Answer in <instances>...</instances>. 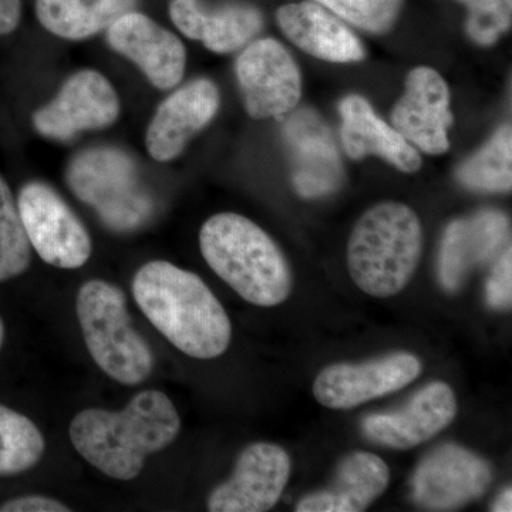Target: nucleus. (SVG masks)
<instances>
[{
	"instance_id": "f257e3e1",
	"label": "nucleus",
	"mask_w": 512,
	"mask_h": 512,
	"mask_svg": "<svg viewBox=\"0 0 512 512\" xmlns=\"http://www.w3.org/2000/svg\"><path fill=\"white\" fill-rule=\"evenodd\" d=\"M133 295L154 328L185 355L215 359L227 352L231 320L200 276L170 262H148L134 276Z\"/></svg>"
},
{
	"instance_id": "f03ea898",
	"label": "nucleus",
	"mask_w": 512,
	"mask_h": 512,
	"mask_svg": "<svg viewBox=\"0 0 512 512\" xmlns=\"http://www.w3.org/2000/svg\"><path fill=\"white\" fill-rule=\"evenodd\" d=\"M181 429L170 397L158 390L138 393L121 412L87 409L70 424V439L80 456L111 478L130 481L146 458L170 446Z\"/></svg>"
},
{
	"instance_id": "7ed1b4c3",
	"label": "nucleus",
	"mask_w": 512,
	"mask_h": 512,
	"mask_svg": "<svg viewBox=\"0 0 512 512\" xmlns=\"http://www.w3.org/2000/svg\"><path fill=\"white\" fill-rule=\"evenodd\" d=\"M202 256L222 281L256 306L281 305L292 292L291 266L285 255L255 222L222 212L202 225Z\"/></svg>"
},
{
	"instance_id": "20e7f679",
	"label": "nucleus",
	"mask_w": 512,
	"mask_h": 512,
	"mask_svg": "<svg viewBox=\"0 0 512 512\" xmlns=\"http://www.w3.org/2000/svg\"><path fill=\"white\" fill-rule=\"evenodd\" d=\"M423 251L416 212L383 202L357 221L348 245V268L357 288L373 298H392L412 281Z\"/></svg>"
},
{
	"instance_id": "39448f33",
	"label": "nucleus",
	"mask_w": 512,
	"mask_h": 512,
	"mask_svg": "<svg viewBox=\"0 0 512 512\" xmlns=\"http://www.w3.org/2000/svg\"><path fill=\"white\" fill-rule=\"evenodd\" d=\"M77 318L97 366L121 384L136 386L154 369V355L131 325L126 296L109 282H86L77 295Z\"/></svg>"
},
{
	"instance_id": "423d86ee",
	"label": "nucleus",
	"mask_w": 512,
	"mask_h": 512,
	"mask_svg": "<svg viewBox=\"0 0 512 512\" xmlns=\"http://www.w3.org/2000/svg\"><path fill=\"white\" fill-rule=\"evenodd\" d=\"M67 183L114 231H133L148 221L153 200L138 180L136 164L117 148L99 147L74 157Z\"/></svg>"
},
{
	"instance_id": "0eeeda50",
	"label": "nucleus",
	"mask_w": 512,
	"mask_h": 512,
	"mask_svg": "<svg viewBox=\"0 0 512 512\" xmlns=\"http://www.w3.org/2000/svg\"><path fill=\"white\" fill-rule=\"evenodd\" d=\"M18 210L30 245L46 264L77 269L89 261V232L52 187L26 184L19 192Z\"/></svg>"
},
{
	"instance_id": "6e6552de",
	"label": "nucleus",
	"mask_w": 512,
	"mask_h": 512,
	"mask_svg": "<svg viewBox=\"0 0 512 512\" xmlns=\"http://www.w3.org/2000/svg\"><path fill=\"white\" fill-rule=\"evenodd\" d=\"M237 77L245 109L252 119H281L301 100L298 64L275 39H259L239 55Z\"/></svg>"
},
{
	"instance_id": "1a4fd4ad",
	"label": "nucleus",
	"mask_w": 512,
	"mask_h": 512,
	"mask_svg": "<svg viewBox=\"0 0 512 512\" xmlns=\"http://www.w3.org/2000/svg\"><path fill=\"white\" fill-rule=\"evenodd\" d=\"M423 372L412 353L396 352L366 363H335L313 382V394L322 406L348 410L404 389Z\"/></svg>"
},
{
	"instance_id": "9d476101",
	"label": "nucleus",
	"mask_w": 512,
	"mask_h": 512,
	"mask_svg": "<svg viewBox=\"0 0 512 512\" xmlns=\"http://www.w3.org/2000/svg\"><path fill=\"white\" fill-rule=\"evenodd\" d=\"M493 481L490 464L458 444H443L423 458L412 478L420 507L450 511L481 497Z\"/></svg>"
},
{
	"instance_id": "9b49d317",
	"label": "nucleus",
	"mask_w": 512,
	"mask_h": 512,
	"mask_svg": "<svg viewBox=\"0 0 512 512\" xmlns=\"http://www.w3.org/2000/svg\"><path fill=\"white\" fill-rule=\"evenodd\" d=\"M292 461L285 448L254 443L239 454L231 478L215 487L208 498L211 512L272 510L291 478Z\"/></svg>"
},
{
	"instance_id": "f8f14e48",
	"label": "nucleus",
	"mask_w": 512,
	"mask_h": 512,
	"mask_svg": "<svg viewBox=\"0 0 512 512\" xmlns=\"http://www.w3.org/2000/svg\"><path fill=\"white\" fill-rule=\"evenodd\" d=\"M119 114V96L109 80L96 70H82L63 84L55 100L33 114V124L43 137L63 141L109 127Z\"/></svg>"
},
{
	"instance_id": "ddd939ff",
	"label": "nucleus",
	"mask_w": 512,
	"mask_h": 512,
	"mask_svg": "<svg viewBox=\"0 0 512 512\" xmlns=\"http://www.w3.org/2000/svg\"><path fill=\"white\" fill-rule=\"evenodd\" d=\"M457 397L444 382H433L414 394L406 406L367 416L362 423L367 439L394 450L426 443L446 430L457 416Z\"/></svg>"
},
{
	"instance_id": "4468645a",
	"label": "nucleus",
	"mask_w": 512,
	"mask_h": 512,
	"mask_svg": "<svg viewBox=\"0 0 512 512\" xmlns=\"http://www.w3.org/2000/svg\"><path fill=\"white\" fill-rule=\"evenodd\" d=\"M393 127L413 147L431 156L450 147L448 128L453 124L450 92L436 70L417 67L407 76L406 92L392 113Z\"/></svg>"
},
{
	"instance_id": "2eb2a0df",
	"label": "nucleus",
	"mask_w": 512,
	"mask_h": 512,
	"mask_svg": "<svg viewBox=\"0 0 512 512\" xmlns=\"http://www.w3.org/2000/svg\"><path fill=\"white\" fill-rule=\"evenodd\" d=\"M107 42L140 67L153 86L170 90L183 80L187 52L170 30L144 13L130 10L107 29Z\"/></svg>"
},
{
	"instance_id": "dca6fc26",
	"label": "nucleus",
	"mask_w": 512,
	"mask_h": 512,
	"mask_svg": "<svg viewBox=\"0 0 512 512\" xmlns=\"http://www.w3.org/2000/svg\"><path fill=\"white\" fill-rule=\"evenodd\" d=\"M220 101L217 86L208 79L194 80L168 96L148 127V154L160 163L180 156L188 141L214 119Z\"/></svg>"
},
{
	"instance_id": "f3484780",
	"label": "nucleus",
	"mask_w": 512,
	"mask_h": 512,
	"mask_svg": "<svg viewBox=\"0 0 512 512\" xmlns=\"http://www.w3.org/2000/svg\"><path fill=\"white\" fill-rule=\"evenodd\" d=\"M291 148L293 185L301 197L319 198L332 194L343 180L338 147L328 126L312 110L296 111L284 130Z\"/></svg>"
},
{
	"instance_id": "a211bd4d",
	"label": "nucleus",
	"mask_w": 512,
	"mask_h": 512,
	"mask_svg": "<svg viewBox=\"0 0 512 512\" xmlns=\"http://www.w3.org/2000/svg\"><path fill=\"white\" fill-rule=\"evenodd\" d=\"M507 234L508 220L500 211H480L471 217L451 222L441 241V286L448 292L457 291L471 269L494 258Z\"/></svg>"
},
{
	"instance_id": "6ab92c4d",
	"label": "nucleus",
	"mask_w": 512,
	"mask_h": 512,
	"mask_svg": "<svg viewBox=\"0 0 512 512\" xmlns=\"http://www.w3.org/2000/svg\"><path fill=\"white\" fill-rule=\"evenodd\" d=\"M170 18L183 35L220 55L241 49L264 26L261 12L245 3L207 8L201 0H171Z\"/></svg>"
},
{
	"instance_id": "aec40b11",
	"label": "nucleus",
	"mask_w": 512,
	"mask_h": 512,
	"mask_svg": "<svg viewBox=\"0 0 512 512\" xmlns=\"http://www.w3.org/2000/svg\"><path fill=\"white\" fill-rule=\"evenodd\" d=\"M279 28L303 52L333 63L359 62L365 49L338 16L312 2L289 3L276 13Z\"/></svg>"
},
{
	"instance_id": "412c9836",
	"label": "nucleus",
	"mask_w": 512,
	"mask_h": 512,
	"mask_svg": "<svg viewBox=\"0 0 512 512\" xmlns=\"http://www.w3.org/2000/svg\"><path fill=\"white\" fill-rule=\"evenodd\" d=\"M339 111L340 136L350 158L379 156L403 173L420 170L421 158L416 148L396 128L384 123L363 97H346L339 104Z\"/></svg>"
},
{
	"instance_id": "4be33fe9",
	"label": "nucleus",
	"mask_w": 512,
	"mask_h": 512,
	"mask_svg": "<svg viewBox=\"0 0 512 512\" xmlns=\"http://www.w3.org/2000/svg\"><path fill=\"white\" fill-rule=\"evenodd\" d=\"M390 470L382 458L367 451L349 454L325 490L305 495L298 512H362L386 491Z\"/></svg>"
},
{
	"instance_id": "5701e85b",
	"label": "nucleus",
	"mask_w": 512,
	"mask_h": 512,
	"mask_svg": "<svg viewBox=\"0 0 512 512\" xmlns=\"http://www.w3.org/2000/svg\"><path fill=\"white\" fill-rule=\"evenodd\" d=\"M138 0H36L40 25L66 40L89 39L107 30Z\"/></svg>"
},
{
	"instance_id": "b1692460",
	"label": "nucleus",
	"mask_w": 512,
	"mask_h": 512,
	"mask_svg": "<svg viewBox=\"0 0 512 512\" xmlns=\"http://www.w3.org/2000/svg\"><path fill=\"white\" fill-rule=\"evenodd\" d=\"M45 447V437L32 420L0 404V476L35 467Z\"/></svg>"
},
{
	"instance_id": "393cba45",
	"label": "nucleus",
	"mask_w": 512,
	"mask_h": 512,
	"mask_svg": "<svg viewBox=\"0 0 512 512\" xmlns=\"http://www.w3.org/2000/svg\"><path fill=\"white\" fill-rule=\"evenodd\" d=\"M511 127L504 126L494 137L458 170V180L477 191H511L512 184Z\"/></svg>"
},
{
	"instance_id": "a878e982",
	"label": "nucleus",
	"mask_w": 512,
	"mask_h": 512,
	"mask_svg": "<svg viewBox=\"0 0 512 512\" xmlns=\"http://www.w3.org/2000/svg\"><path fill=\"white\" fill-rule=\"evenodd\" d=\"M32 261L30 245L18 205L9 185L0 177V282L28 271Z\"/></svg>"
},
{
	"instance_id": "bb28decb",
	"label": "nucleus",
	"mask_w": 512,
	"mask_h": 512,
	"mask_svg": "<svg viewBox=\"0 0 512 512\" xmlns=\"http://www.w3.org/2000/svg\"><path fill=\"white\" fill-rule=\"evenodd\" d=\"M333 15L369 33L392 29L403 0H316Z\"/></svg>"
},
{
	"instance_id": "cd10ccee",
	"label": "nucleus",
	"mask_w": 512,
	"mask_h": 512,
	"mask_svg": "<svg viewBox=\"0 0 512 512\" xmlns=\"http://www.w3.org/2000/svg\"><path fill=\"white\" fill-rule=\"evenodd\" d=\"M467 6V32L478 45H494L511 28L512 0H460Z\"/></svg>"
},
{
	"instance_id": "c85d7f7f",
	"label": "nucleus",
	"mask_w": 512,
	"mask_h": 512,
	"mask_svg": "<svg viewBox=\"0 0 512 512\" xmlns=\"http://www.w3.org/2000/svg\"><path fill=\"white\" fill-rule=\"evenodd\" d=\"M485 299L497 311L510 309L512 305V254L511 248L498 259L485 285Z\"/></svg>"
},
{
	"instance_id": "c756f323",
	"label": "nucleus",
	"mask_w": 512,
	"mask_h": 512,
	"mask_svg": "<svg viewBox=\"0 0 512 512\" xmlns=\"http://www.w3.org/2000/svg\"><path fill=\"white\" fill-rule=\"evenodd\" d=\"M70 508L42 495H28L10 500L0 507V512H69Z\"/></svg>"
},
{
	"instance_id": "7c9ffc66",
	"label": "nucleus",
	"mask_w": 512,
	"mask_h": 512,
	"mask_svg": "<svg viewBox=\"0 0 512 512\" xmlns=\"http://www.w3.org/2000/svg\"><path fill=\"white\" fill-rule=\"evenodd\" d=\"M22 19V0H0V36L18 29Z\"/></svg>"
},
{
	"instance_id": "2f4dec72",
	"label": "nucleus",
	"mask_w": 512,
	"mask_h": 512,
	"mask_svg": "<svg viewBox=\"0 0 512 512\" xmlns=\"http://www.w3.org/2000/svg\"><path fill=\"white\" fill-rule=\"evenodd\" d=\"M491 511L495 512H511L512 511V491L511 487L505 488L503 493L498 495L497 500L494 501Z\"/></svg>"
},
{
	"instance_id": "473e14b6",
	"label": "nucleus",
	"mask_w": 512,
	"mask_h": 512,
	"mask_svg": "<svg viewBox=\"0 0 512 512\" xmlns=\"http://www.w3.org/2000/svg\"><path fill=\"white\" fill-rule=\"evenodd\" d=\"M3 340H5V326H3L2 319H0V349H2Z\"/></svg>"
}]
</instances>
